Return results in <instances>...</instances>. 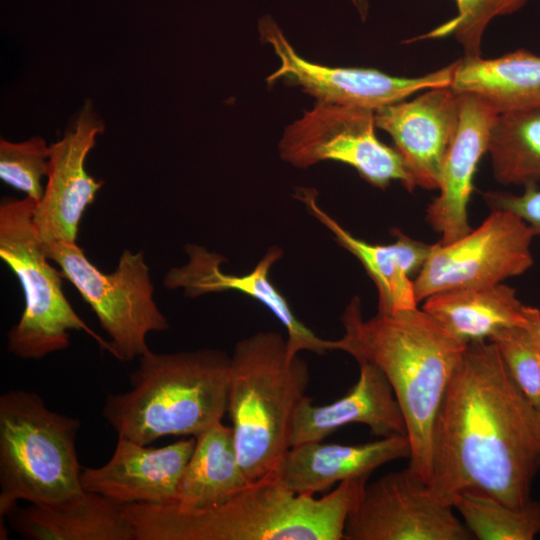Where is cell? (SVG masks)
<instances>
[{"instance_id":"6da1fadb","label":"cell","mask_w":540,"mask_h":540,"mask_svg":"<svg viewBox=\"0 0 540 540\" xmlns=\"http://www.w3.org/2000/svg\"><path fill=\"white\" fill-rule=\"evenodd\" d=\"M539 470L540 413L492 341L467 343L432 427L431 492L451 506L473 491L519 509Z\"/></svg>"},{"instance_id":"7a4b0ae2","label":"cell","mask_w":540,"mask_h":540,"mask_svg":"<svg viewBox=\"0 0 540 540\" xmlns=\"http://www.w3.org/2000/svg\"><path fill=\"white\" fill-rule=\"evenodd\" d=\"M341 322L344 335L332 340V350L371 363L385 375L406 424L411 449L408 468L428 484L434 419L467 344L418 307L377 312L365 320L358 296L345 307Z\"/></svg>"},{"instance_id":"3957f363","label":"cell","mask_w":540,"mask_h":540,"mask_svg":"<svg viewBox=\"0 0 540 540\" xmlns=\"http://www.w3.org/2000/svg\"><path fill=\"white\" fill-rule=\"evenodd\" d=\"M367 481L348 479L316 498L294 493L270 472L211 508L136 503L123 512L135 540H343Z\"/></svg>"},{"instance_id":"277c9868","label":"cell","mask_w":540,"mask_h":540,"mask_svg":"<svg viewBox=\"0 0 540 540\" xmlns=\"http://www.w3.org/2000/svg\"><path fill=\"white\" fill-rule=\"evenodd\" d=\"M139 358L131 388L108 394L103 406L118 436L143 445L165 436H197L227 413L231 357L225 352L149 350Z\"/></svg>"},{"instance_id":"5b68a950","label":"cell","mask_w":540,"mask_h":540,"mask_svg":"<svg viewBox=\"0 0 540 540\" xmlns=\"http://www.w3.org/2000/svg\"><path fill=\"white\" fill-rule=\"evenodd\" d=\"M308 382L307 364L289 355L281 334L262 331L235 344L227 413L250 482L272 472L291 447L293 419Z\"/></svg>"},{"instance_id":"8992f818","label":"cell","mask_w":540,"mask_h":540,"mask_svg":"<svg viewBox=\"0 0 540 540\" xmlns=\"http://www.w3.org/2000/svg\"><path fill=\"white\" fill-rule=\"evenodd\" d=\"M77 418L50 410L35 392L0 396V517L18 501L49 505L70 501L85 490L76 437Z\"/></svg>"},{"instance_id":"52a82bcc","label":"cell","mask_w":540,"mask_h":540,"mask_svg":"<svg viewBox=\"0 0 540 540\" xmlns=\"http://www.w3.org/2000/svg\"><path fill=\"white\" fill-rule=\"evenodd\" d=\"M36 202L26 197L0 206V257L19 280L24 311L8 333L7 349L22 359H41L69 346L70 331H85L109 351L64 295L62 272L47 257L34 225Z\"/></svg>"},{"instance_id":"ba28073f","label":"cell","mask_w":540,"mask_h":540,"mask_svg":"<svg viewBox=\"0 0 540 540\" xmlns=\"http://www.w3.org/2000/svg\"><path fill=\"white\" fill-rule=\"evenodd\" d=\"M47 257L61 269L89 304L110 336L109 353L124 362L141 357L149 348L146 336L169 328L153 299L154 287L142 252L124 250L115 270L98 269L77 243H42Z\"/></svg>"},{"instance_id":"9c48e42d","label":"cell","mask_w":540,"mask_h":540,"mask_svg":"<svg viewBox=\"0 0 540 540\" xmlns=\"http://www.w3.org/2000/svg\"><path fill=\"white\" fill-rule=\"evenodd\" d=\"M375 127L373 110L316 101L285 128L279 155L297 168L328 160L341 162L377 188L399 181L412 191L416 186L400 154L377 138Z\"/></svg>"},{"instance_id":"30bf717a","label":"cell","mask_w":540,"mask_h":540,"mask_svg":"<svg viewBox=\"0 0 540 540\" xmlns=\"http://www.w3.org/2000/svg\"><path fill=\"white\" fill-rule=\"evenodd\" d=\"M534 237L532 229L516 214L492 209L464 236L432 244L414 279L418 303L438 292L495 285L524 274L534 264Z\"/></svg>"},{"instance_id":"8fae6325","label":"cell","mask_w":540,"mask_h":540,"mask_svg":"<svg viewBox=\"0 0 540 540\" xmlns=\"http://www.w3.org/2000/svg\"><path fill=\"white\" fill-rule=\"evenodd\" d=\"M408 467L367 483L343 540H470L468 528Z\"/></svg>"},{"instance_id":"7c38bea8","label":"cell","mask_w":540,"mask_h":540,"mask_svg":"<svg viewBox=\"0 0 540 540\" xmlns=\"http://www.w3.org/2000/svg\"><path fill=\"white\" fill-rule=\"evenodd\" d=\"M259 32L262 41L270 44L280 60V66L268 76L267 82L286 80L320 102L375 111L415 92L450 86L457 66L455 61L442 69L411 78L369 68L329 67L301 57L270 16L260 19Z\"/></svg>"},{"instance_id":"4fadbf2b","label":"cell","mask_w":540,"mask_h":540,"mask_svg":"<svg viewBox=\"0 0 540 540\" xmlns=\"http://www.w3.org/2000/svg\"><path fill=\"white\" fill-rule=\"evenodd\" d=\"M103 131L88 103L73 127L50 146L48 180L33 216L42 243H77L82 216L103 185L85 169L86 157Z\"/></svg>"},{"instance_id":"5bb4252c","label":"cell","mask_w":540,"mask_h":540,"mask_svg":"<svg viewBox=\"0 0 540 540\" xmlns=\"http://www.w3.org/2000/svg\"><path fill=\"white\" fill-rule=\"evenodd\" d=\"M462 93L450 86L429 88L409 101L374 111L376 127L395 144L415 186L439 188L443 163L455 136Z\"/></svg>"},{"instance_id":"9a60e30c","label":"cell","mask_w":540,"mask_h":540,"mask_svg":"<svg viewBox=\"0 0 540 540\" xmlns=\"http://www.w3.org/2000/svg\"><path fill=\"white\" fill-rule=\"evenodd\" d=\"M188 261L172 268L164 278L170 289L183 288L185 296L198 297L208 293L237 291L263 304L282 323L287 333L290 356L307 350L324 354L332 350V340L318 337L294 314L285 296L270 279V271L283 255L279 247H270L257 265L247 274L225 273L221 265L225 259L199 245H187Z\"/></svg>"},{"instance_id":"2e32d148","label":"cell","mask_w":540,"mask_h":540,"mask_svg":"<svg viewBox=\"0 0 540 540\" xmlns=\"http://www.w3.org/2000/svg\"><path fill=\"white\" fill-rule=\"evenodd\" d=\"M195 442V436H191L152 448L118 436L115 450L106 464L82 469V487L123 506L173 504Z\"/></svg>"},{"instance_id":"e0dca14e","label":"cell","mask_w":540,"mask_h":540,"mask_svg":"<svg viewBox=\"0 0 540 540\" xmlns=\"http://www.w3.org/2000/svg\"><path fill=\"white\" fill-rule=\"evenodd\" d=\"M497 115L480 96L462 93L459 123L443 163L439 195L426 210V220L440 234V243L452 242L472 229L468 205L474 176L482 156L488 151Z\"/></svg>"},{"instance_id":"ac0fdd59","label":"cell","mask_w":540,"mask_h":540,"mask_svg":"<svg viewBox=\"0 0 540 540\" xmlns=\"http://www.w3.org/2000/svg\"><path fill=\"white\" fill-rule=\"evenodd\" d=\"M294 197L323 224L334 240L355 256L373 281L378 292V313L391 314L418 307L411 277L421 270L432 244L413 239L399 229L391 231L395 240L389 244H371L346 230L317 202V191L298 188Z\"/></svg>"},{"instance_id":"d6986e66","label":"cell","mask_w":540,"mask_h":540,"mask_svg":"<svg viewBox=\"0 0 540 540\" xmlns=\"http://www.w3.org/2000/svg\"><path fill=\"white\" fill-rule=\"evenodd\" d=\"M357 363L359 378L345 396L322 406L308 396L301 401L293 419L291 447L320 442L350 424H364L381 438L406 436L401 408L385 375L371 363Z\"/></svg>"},{"instance_id":"ffe728a7","label":"cell","mask_w":540,"mask_h":540,"mask_svg":"<svg viewBox=\"0 0 540 540\" xmlns=\"http://www.w3.org/2000/svg\"><path fill=\"white\" fill-rule=\"evenodd\" d=\"M410 455L405 435L358 445L307 442L289 448L272 473L294 493L314 495L348 479L369 478L382 465Z\"/></svg>"},{"instance_id":"44dd1931","label":"cell","mask_w":540,"mask_h":540,"mask_svg":"<svg viewBox=\"0 0 540 540\" xmlns=\"http://www.w3.org/2000/svg\"><path fill=\"white\" fill-rule=\"evenodd\" d=\"M12 528L32 540H135L134 530L120 505L85 491L67 502L14 508Z\"/></svg>"},{"instance_id":"7402d4cb","label":"cell","mask_w":540,"mask_h":540,"mask_svg":"<svg viewBox=\"0 0 540 540\" xmlns=\"http://www.w3.org/2000/svg\"><path fill=\"white\" fill-rule=\"evenodd\" d=\"M523 304L503 283L435 293L422 309L462 343L489 340L501 329L524 326Z\"/></svg>"},{"instance_id":"603a6c76","label":"cell","mask_w":540,"mask_h":540,"mask_svg":"<svg viewBox=\"0 0 540 540\" xmlns=\"http://www.w3.org/2000/svg\"><path fill=\"white\" fill-rule=\"evenodd\" d=\"M195 439L174 505L183 509L211 508L228 501L251 483L239 463L232 427L220 421Z\"/></svg>"},{"instance_id":"cb8c5ba5","label":"cell","mask_w":540,"mask_h":540,"mask_svg":"<svg viewBox=\"0 0 540 540\" xmlns=\"http://www.w3.org/2000/svg\"><path fill=\"white\" fill-rule=\"evenodd\" d=\"M450 87L480 96L498 114L540 106V56L517 50L494 59L463 57Z\"/></svg>"},{"instance_id":"d4e9b609","label":"cell","mask_w":540,"mask_h":540,"mask_svg":"<svg viewBox=\"0 0 540 540\" xmlns=\"http://www.w3.org/2000/svg\"><path fill=\"white\" fill-rule=\"evenodd\" d=\"M493 176L502 185L540 181V106L498 114L488 151Z\"/></svg>"},{"instance_id":"484cf974","label":"cell","mask_w":540,"mask_h":540,"mask_svg":"<svg viewBox=\"0 0 540 540\" xmlns=\"http://www.w3.org/2000/svg\"><path fill=\"white\" fill-rule=\"evenodd\" d=\"M474 539L532 540L540 533V501L523 508L511 507L497 498L465 491L453 502Z\"/></svg>"},{"instance_id":"4316f807","label":"cell","mask_w":540,"mask_h":540,"mask_svg":"<svg viewBox=\"0 0 540 540\" xmlns=\"http://www.w3.org/2000/svg\"><path fill=\"white\" fill-rule=\"evenodd\" d=\"M457 15L437 27L429 34L419 37L439 38L453 35L464 50V57H481L483 33L490 21L512 14L521 9L529 0H455Z\"/></svg>"},{"instance_id":"83f0119b","label":"cell","mask_w":540,"mask_h":540,"mask_svg":"<svg viewBox=\"0 0 540 540\" xmlns=\"http://www.w3.org/2000/svg\"><path fill=\"white\" fill-rule=\"evenodd\" d=\"M49 159L50 146L41 137L17 143L1 139L0 178L39 203L44 193L41 180L48 174Z\"/></svg>"},{"instance_id":"f1b7e54d","label":"cell","mask_w":540,"mask_h":540,"mask_svg":"<svg viewBox=\"0 0 540 540\" xmlns=\"http://www.w3.org/2000/svg\"><path fill=\"white\" fill-rule=\"evenodd\" d=\"M525 396L540 413V346L522 326L501 329L490 339Z\"/></svg>"},{"instance_id":"f546056e","label":"cell","mask_w":540,"mask_h":540,"mask_svg":"<svg viewBox=\"0 0 540 540\" xmlns=\"http://www.w3.org/2000/svg\"><path fill=\"white\" fill-rule=\"evenodd\" d=\"M483 198L489 208L510 211L524 220L535 236L540 237V188L537 184L524 186L521 194L487 191Z\"/></svg>"},{"instance_id":"4dcf8cb0","label":"cell","mask_w":540,"mask_h":540,"mask_svg":"<svg viewBox=\"0 0 540 540\" xmlns=\"http://www.w3.org/2000/svg\"><path fill=\"white\" fill-rule=\"evenodd\" d=\"M524 318L525 324L523 327L540 346V310L536 307L525 305Z\"/></svg>"}]
</instances>
